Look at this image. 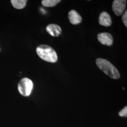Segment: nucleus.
<instances>
[{
	"instance_id": "6e6552de",
	"label": "nucleus",
	"mask_w": 127,
	"mask_h": 127,
	"mask_svg": "<svg viewBox=\"0 0 127 127\" xmlns=\"http://www.w3.org/2000/svg\"><path fill=\"white\" fill-rule=\"evenodd\" d=\"M98 22L100 25L104 27H109L112 24V19L109 14L106 12H103L100 14Z\"/></svg>"
},
{
	"instance_id": "39448f33",
	"label": "nucleus",
	"mask_w": 127,
	"mask_h": 127,
	"mask_svg": "<svg viewBox=\"0 0 127 127\" xmlns=\"http://www.w3.org/2000/svg\"><path fill=\"white\" fill-rule=\"evenodd\" d=\"M97 39L102 44L110 46L113 43V38L108 32H102L98 34Z\"/></svg>"
},
{
	"instance_id": "9d476101",
	"label": "nucleus",
	"mask_w": 127,
	"mask_h": 127,
	"mask_svg": "<svg viewBox=\"0 0 127 127\" xmlns=\"http://www.w3.org/2000/svg\"><path fill=\"white\" fill-rule=\"evenodd\" d=\"M60 1V0H43L41 1V4L44 7H52L58 4Z\"/></svg>"
},
{
	"instance_id": "7ed1b4c3",
	"label": "nucleus",
	"mask_w": 127,
	"mask_h": 127,
	"mask_svg": "<svg viewBox=\"0 0 127 127\" xmlns=\"http://www.w3.org/2000/svg\"><path fill=\"white\" fill-rule=\"evenodd\" d=\"M33 89V83L27 78H24L18 83V90L21 95L24 96H29Z\"/></svg>"
},
{
	"instance_id": "1a4fd4ad",
	"label": "nucleus",
	"mask_w": 127,
	"mask_h": 127,
	"mask_svg": "<svg viewBox=\"0 0 127 127\" xmlns=\"http://www.w3.org/2000/svg\"><path fill=\"white\" fill-rule=\"evenodd\" d=\"M26 0H11V3L14 7L17 9H23L26 5Z\"/></svg>"
},
{
	"instance_id": "0eeeda50",
	"label": "nucleus",
	"mask_w": 127,
	"mask_h": 127,
	"mask_svg": "<svg viewBox=\"0 0 127 127\" xmlns=\"http://www.w3.org/2000/svg\"><path fill=\"white\" fill-rule=\"evenodd\" d=\"M69 20L73 25H78L81 23L82 17L79 13L75 10H71L68 13Z\"/></svg>"
},
{
	"instance_id": "f257e3e1",
	"label": "nucleus",
	"mask_w": 127,
	"mask_h": 127,
	"mask_svg": "<svg viewBox=\"0 0 127 127\" xmlns=\"http://www.w3.org/2000/svg\"><path fill=\"white\" fill-rule=\"evenodd\" d=\"M96 64L98 67L108 76L114 79H118L120 77V74L118 70L109 61L103 59H97Z\"/></svg>"
},
{
	"instance_id": "f8f14e48",
	"label": "nucleus",
	"mask_w": 127,
	"mask_h": 127,
	"mask_svg": "<svg viewBox=\"0 0 127 127\" xmlns=\"http://www.w3.org/2000/svg\"><path fill=\"white\" fill-rule=\"evenodd\" d=\"M123 21L126 27H127V10H126L125 13L123 14L122 17Z\"/></svg>"
},
{
	"instance_id": "20e7f679",
	"label": "nucleus",
	"mask_w": 127,
	"mask_h": 127,
	"mask_svg": "<svg viewBox=\"0 0 127 127\" xmlns=\"http://www.w3.org/2000/svg\"><path fill=\"white\" fill-rule=\"evenodd\" d=\"M126 0H115L113 1L112 8L114 13L117 16H120L123 14L125 9Z\"/></svg>"
},
{
	"instance_id": "423d86ee",
	"label": "nucleus",
	"mask_w": 127,
	"mask_h": 127,
	"mask_svg": "<svg viewBox=\"0 0 127 127\" xmlns=\"http://www.w3.org/2000/svg\"><path fill=\"white\" fill-rule=\"evenodd\" d=\"M46 31L51 36L58 37L59 36L62 32L61 27L56 24H49L46 27Z\"/></svg>"
},
{
	"instance_id": "9b49d317",
	"label": "nucleus",
	"mask_w": 127,
	"mask_h": 127,
	"mask_svg": "<svg viewBox=\"0 0 127 127\" xmlns=\"http://www.w3.org/2000/svg\"><path fill=\"white\" fill-rule=\"evenodd\" d=\"M119 115L121 117H125L127 116V107L125 106L123 109H122L119 113Z\"/></svg>"
},
{
	"instance_id": "f03ea898",
	"label": "nucleus",
	"mask_w": 127,
	"mask_h": 127,
	"mask_svg": "<svg viewBox=\"0 0 127 127\" xmlns=\"http://www.w3.org/2000/svg\"><path fill=\"white\" fill-rule=\"evenodd\" d=\"M37 54L41 59L50 63H55L58 60V55L54 50L47 45H40L36 48Z\"/></svg>"
}]
</instances>
